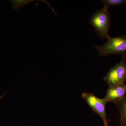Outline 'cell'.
<instances>
[{"label": "cell", "instance_id": "obj_4", "mask_svg": "<svg viewBox=\"0 0 126 126\" xmlns=\"http://www.w3.org/2000/svg\"><path fill=\"white\" fill-rule=\"evenodd\" d=\"M82 97L93 111L102 118L104 126H109L106 113V106L108 103L106 100L99 98L90 93H83Z\"/></svg>", "mask_w": 126, "mask_h": 126}, {"label": "cell", "instance_id": "obj_9", "mask_svg": "<svg viewBox=\"0 0 126 126\" xmlns=\"http://www.w3.org/2000/svg\"><path fill=\"white\" fill-rule=\"evenodd\" d=\"M4 96V95H2V96L0 97V99H1V98H2V97H3Z\"/></svg>", "mask_w": 126, "mask_h": 126}, {"label": "cell", "instance_id": "obj_7", "mask_svg": "<svg viewBox=\"0 0 126 126\" xmlns=\"http://www.w3.org/2000/svg\"><path fill=\"white\" fill-rule=\"evenodd\" d=\"M38 0H11L13 9L16 12H18L21 8L26 5L33 1Z\"/></svg>", "mask_w": 126, "mask_h": 126}, {"label": "cell", "instance_id": "obj_3", "mask_svg": "<svg viewBox=\"0 0 126 126\" xmlns=\"http://www.w3.org/2000/svg\"><path fill=\"white\" fill-rule=\"evenodd\" d=\"M109 87L124 84L126 81V59L122 55L121 61L110 68L103 79Z\"/></svg>", "mask_w": 126, "mask_h": 126}, {"label": "cell", "instance_id": "obj_6", "mask_svg": "<svg viewBox=\"0 0 126 126\" xmlns=\"http://www.w3.org/2000/svg\"><path fill=\"white\" fill-rule=\"evenodd\" d=\"M114 103L120 113V126H126V96Z\"/></svg>", "mask_w": 126, "mask_h": 126}, {"label": "cell", "instance_id": "obj_5", "mask_svg": "<svg viewBox=\"0 0 126 126\" xmlns=\"http://www.w3.org/2000/svg\"><path fill=\"white\" fill-rule=\"evenodd\" d=\"M126 84L109 87L106 92L104 99L108 103L117 101L126 96Z\"/></svg>", "mask_w": 126, "mask_h": 126}, {"label": "cell", "instance_id": "obj_2", "mask_svg": "<svg viewBox=\"0 0 126 126\" xmlns=\"http://www.w3.org/2000/svg\"><path fill=\"white\" fill-rule=\"evenodd\" d=\"M101 56L113 54H125L126 53V35L111 37L101 46H94Z\"/></svg>", "mask_w": 126, "mask_h": 126}, {"label": "cell", "instance_id": "obj_8", "mask_svg": "<svg viewBox=\"0 0 126 126\" xmlns=\"http://www.w3.org/2000/svg\"><path fill=\"white\" fill-rule=\"evenodd\" d=\"M101 2L104 6L108 7L110 6H119L126 4V0H103Z\"/></svg>", "mask_w": 126, "mask_h": 126}, {"label": "cell", "instance_id": "obj_1", "mask_svg": "<svg viewBox=\"0 0 126 126\" xmlns=\"http://www.w3.org/2000/svg\"><path fill=\"white\" fill-rule=\"evenodd\" d=\"M89 22L102 40L110 38L108 33L111 18L108 8L104 6L101 9L98 10L90 17Z\"/></svg>", "mask_w": 126, "mask_h": 126}]
</instances>
